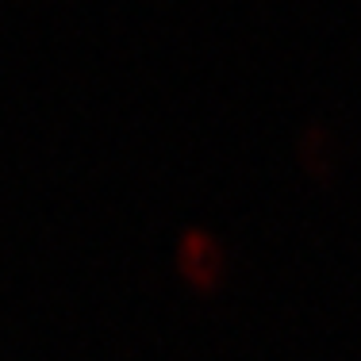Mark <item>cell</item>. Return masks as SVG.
<instances>
[{"instance_id": "6da1fadb", "label": "cell", "mask_w": 361, "mask_h": 361, "mask_svg": "<svg viewBox=\"0 0 361 361\" xmlns=\"http://www.w3.org/2000/svg\"><path fill=\"white\" fill-rule=\"evenodd\" d=\"M180 269L196 281V285H212L219 273V246L208 231L192 227L180 238Z\"/></svg>"}, {"instance_id": "7a4b0ae2", "label": "cell", "mask_w": 361, "mask_h": 361, "mask_svg": "<svg viewBox=\"0 0 361 361\" xmlns=\"http://www.w3.org/2000/svg\"><path fill=\"white\" fill-rule=\"evenodd\" d=\"M300 154H304V161L315 169V173H331V166H334V142H331V135H326V127L307 123L304 131H300Z\"/></svg>"}]
</instances>
